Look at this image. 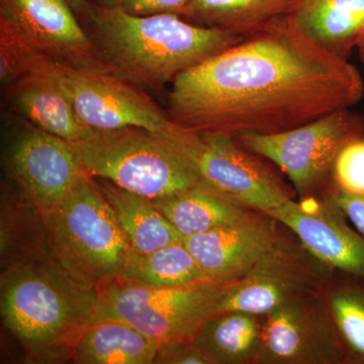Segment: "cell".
Wrapping results in <instances>:
<instances>
[{"label":"cell","mask_w":364,"mask_h":364,"mask_svg":"<svg viewBox=\"0 0 364 364\" xmlns=\"http://www.w3.org/2000/svg\"><path fill=\"white\" fill-rule=\"evenodd\" d=\"M363 97L358 69L308 39L287 16L177 76L168 114L198 134H274Z\"/></svg>","instance_id":"obj_1"},{"label":"cell","mask_w":364,"mask_h":364,"mask_svg":"<svg viewBox=\"0 0 364 364\" xmlns=\"http://www.w3.org/2000/svg\"><path fill=\"white\" fill-rule=\"evenodd\" d=\"M79 21L114 75L153 90L243 39L174 14L136 16L91 2Z\"/></svg>","instance_id":"obj_2"},{"label":"cell","mask_w":364,"mask_h":364,"mask_svg":"<svg viewBox=\"0 0 364 364\" xmlns=\"http://www.w3.org/2000/svg\"><path fill=\"white\" fill-rule=\"evenodd\" d=\"M98 301L100 291L80 284L58 262L18 263L1 279L2 320L36 361L69 358Z\"/></svg>","instance_id":"obj_3"},{"label":"cell","mask_w":364,"mask_h":364,"mask_svg":"<svg viewBox=\"0 0 364 364\" xmlns=\"http://www.w3.org/2000/svg\"><path fill=\"white\" fill-rule=\"evenodd\" d=\"M188 134L181 126L170 133L136 127L91 129L70 145L88 176L157 200L181 193L202 179L186 149Z\"/></svg>","instance_id":"obj_4"},{"label":"cell","mask_w":364,"mask_h":364,"mask_svg":"<svg viewBox=\"0 0 364 364\" xmlns=\"http://www.w3.org/2000/svg\"><path fill=\"white\" fill-rule=\"evenodd\" d=\"M45 218L57 260L73 279L100 291L121 279L131 246L92 177L85 172Z\"/></svg>","instance_id":"obj_5"},{"label":"cell","mask_w":364,"mask_h":364,"mask_svg":"<svg viewBox=\"0 0 364 364\" xmlns=\"http://www.w3.org/2000/svg\"><path fill=\"white\" fill-rule=\"evenodd\" d=\"M231 284L210 282L170 289L119 280L100 291L91 324L122 321L161 343L191 341L208 318L217 315L220 301Z\"/></svg>","instance_id":"obj_6"},{"label":"cell","mask_w":364,"mask_h":364,"mask_svg":"<svg viewBox=\"0 0 364 364\" xmlns=\"http://www.w3.org/2000/svg\"><path fill=\"white\" fill-rule=\"evenodd\" d=\"M363 135L364 117L342 109L291 130L234 136L250 152L274 163L299 198H305L326 191L340 151Z\"/></svg>","instance_id":"obj_7"},{"label":"cell","mask_w":364,"mask_h":364,"mask_svg":"<svg viewBox=\"0 0 364 364\" xmlns=\"http://www.w3.org/2000/svg\"><path fill=\"white\" fill-rule=\"evenodd\" d=\"M334 274L291 232L284 233L245 277L230 284L217 315L232 311L265 315L294 299L323 293Z\"/></svg>","instance_id":"obj_8"},{"label":"cell","mask_w":364,"mask_h":364,"mask_svg":"<svg viewBox=\"0 0 364 364\" xmlns=\"http://www.w3.org/2000/svg\"><path fill=\"white\" fill-rule=\"evenodd\" d=\"M261 317L256 364H347L325 291L294 299Z\"/></svg>","instance_id":"obj_9"},{"label":"cell","mask_w":364,"mask_h":364,"mask_svg":"<svg viewBox=\"0 0 364 364\" xmlns=\"http://www.w3.org/2000/svg\"><path fill=\"white\" fill-rule=\"evenodd\" d=\"M54 71L79 119L95 130L136 127L156 133L178 128L168 112L135 85L109 72L82 70L55 62Z\"/></svg>","instance_id":"obj_10"},{"label":"cell","mask_w":364,"mask_h":364,"mask_svg":"<svg viewBox=\"0 0 364 364\" xmlns=\"http://www.w3.org/2000/svg\"><path fill=\"white\" fill-rule=\"evenodd\" d=\"M188 152L203 181L245 207L268 213L293 200L279 177L234 136L193 132Z\"/></svg>","instance_id":"obj_11"},{"label":"cell","mask_w":364,"mask_h":364,"mask_svg":"<svg viewBox=\"0 0 364 364\" xmlns=\"http://www.w3.org/2000/svg\"><path fill=\"white\" fill-rule=\"evenodd\" d=\"M0 18L56 63L112 73L67 0H0Z\"/></svg>","instance_id":"obj_12"},{"label":"cell","mask_w":364,"mask_h":364,"mask_svg":"<svg viewBox=\"0 0 364 364\" xmlns=\"http://www.w3.org/2000/svg\"><path fill=\"white\" fill-rule=\"evenodd\" d=\"M21 121L9 146V167L26 198L46 217L66 200L85 171L70 143Z\"/></svg>","instance_id":"obj_13"},{"label":"cell","mask_w":364,"mask_h":364,"mask_svg":"<svg viewBox=\"0 0 364 364\" xmlns=\"http://www.w3.org/2000/svg\"><path fill=\"white\" fill-rule=\"evenodd\" d=\"M267 214L335 272L364 277V235L324 193L289 200Z\"/></svg>","instance_id":"obj_14"},{"label":"cell","mask_w":364,"mask_h":364,"mask_svg":"<svg viewBox=\"0 0 364 364\" xmlns=\"http://www.w3.org/2000/svg\"><path fill=\"white\" fill-rule=\"evenodd\" d=\"M282 224L267 213L254 210L231 226L184 238V244L213 282L241 279L279 240Z\"/></svg>","instance_id":"obj_15"},{"label":"cell","mask_w":364,"mask_h":364,"mask_svg":"<svg viewBox=\"0 0 364 364\" xmlns=\"http://www.w3.org/2000/svg\"><path fill=\"white\" fill-rule=\"evenodd\" d=\"M54 61L46 59L37 70L26 73L4 88L14 114L41 130L67 142L80 140L91 129L79 119L54 71Z\"/></svg>","instance_id":"obj_16"},{"label":"cell","mask_w":364,"mask_h":364,"mask_svg":"<svg viewBox=\"0 0 364 364\" xmlns=\"http://www.w3.org/2000/svg\"><path fill=\"white\" fill-rule=\"evenodd\" d=\"M289 18L318 47L348 60L364 33V0H299Z\"/></svg>","instance_id":"obj_17"},{"label":"cell","mask_w":364,"mask_h":364,"mask_svg":"<svg viewBox=\"0 0 364 364\" xmlns=\"http://www.w3.org/2000/svg\"><path fill=\"white\" fill-rule=\"evenodd\" d=\"M152 202L183 238L231 226L255 210L228 198L203 178L181 193Z\"/></svg>","instance_id":"obj_18"},{"label":"cell","mask_w":364,"mask_h":364,"mask_svg":"<svg viewBox=\"0 0 364 364\" xmlns=\"http://www.w3.org/2000/svg\"><path fill=\"white\" fill-rule=\"evenodd\" d=\"M160 344L128 323L100 321L74 340L69 358L80 364H152Z\"/></svg>","instance_id":"obj_19"},{"label":"cell","mask_w":364,"mask_h":364,"mask_svg":"<svg viewBox=\"0 0 364 364\" xmlns=\"http://www.w3.org/2000/svg\"><path fill=\"white\" fill-rule=\"evenodd\" d=\"M92 178L116 215L132 250L147 254L184 240L152 200L105 179Z\"/></svg>","instance_id":"obj_20"},{"label":"cell","mask_w":364,"mask_h":364,"mask_svg":"<svg viewBox=\"0 0 364 364\" xmlns=\"http://www.w3.org/2000/svg\"><path fill=\"white\" fill-rule=\"evenodd\" d=\"M262 317L232 311L208 318L191 340L210 364H256Z\"/></svg>","instance_id":"obj_21"},{"label":"cell","mask_w":364,"mask_h":364,"mask_svg":"<svg viewBox=\"0 0 364 364\" xmlns=\"http://www.w3.org/2000/svg\"><path fill=\"white\" fill-rule=\"evenodd\" d=\"M299 0H191L186 21L245 37L291 16Z\"/></svg>","instance_id":"obj_22"},{"label":"cell","mask_w":364,"mask_h":364,"mask_svg":"<svg viewBox=\"0 0 364 364\" xmlns=\"http://www.w3.org/2000/svg\"><path fill=\"white\" fill-rule=\"evenodd\" d=\"M119 280L140 286L170 289L213 282L203 272L184 241L147 254L135 252L131 249L124 260Z\"/></svg>","instance_id":"obj_23"},{"label":"cell","mask_w":364,"mask_h":364,"mask_svg":"<svg viewBox=\"0 0 364 364\" xmlns=\"http://www.w3.org/2000/svg\"><path fill=\"white\" fill-rule=\"evenodd\" d=\"M325 296L343 341L347 364H364V277L335 272Z\"/></svg>","instance_id":"obj_24"},{"label":"cell","mask_w":364,"mask_h":364,"mask_svg":"<svg viewBox=\"0 0 364 364\" xmlns=\"http://www.w3.org/2000/svg\"><path fill=\"white\" fill-rule=\"evenodd\" d=\"M47 57L36 51L9 21L0 18V81L6 88L39 68Z\"/></svg>","instance_id":"obj_25"},{"label":"cell","mask_w":364,"mask_h":364,"mask_svg":"<svg viewBox=\"0 0 364 364\" xmlns=\"http://www.w3.org/2000/svg\"><path fill=\"white\" fill-rule=\"evenodd\" d=\"M330 186L349 195L364 196V135L340 151L333 166Z\"/></svg>","instance_id":"obj_26"},{"label":"cell","mask_w":364,"mask_h":364,"mask_svg":"<svg viewBox=\"0 0 364 364\" xmlns=\"http://www.w3.org/2000/svg\"><path fill=\"white\" fill-rule=\"evenodd\" d=\"M95 6L136 16L174 14L186 18L191 0H88Z\"/></svg>","instance_id":"obj_27"},{"label":"cell","mask_w":364,"mask_h":364,"mask_svg":"<svg viewBox=\"0 0 364 364\" xmlns=\"http://www.w3.org/2000/svg\"><path fill=\"white\" fill-rule=\"evenodd\" d=\"M154 363L210 364L202 352L191 341L163 342L158 349Z\"/></svg>","instance_id":"obj_28"},{"label":"cell","mask_w":364,"mask_h":364,"mask_svg":"<svg viewBox=\"0 0 364 364\" xmlns=\"http://www.w3.org/2000/svg\"><path fill=\"white\" fill-rule=\"evenodd\" d=\"M323 193L332 200L354 228L364 235V196L349 195L332 188L330 184Z\"/></svg>","instance_id":"obj_29"},{"label":"cell","mask_w":364,"mask_h":364,"mask_svg":"<svg viewBox=\"0 0 364 364\" xmlns=\"http://www.w3.org/2000/svg\"><path fill=\"white\" fill-rule=\"evenodd\" d=\"M67 2L70 4L72 9L75 11L79 20L82 18L83 14L86 13L88 6H90L88 0H67Z\"/></svg>","instance_id":"obj_30"},{"label":"cell","mask_w":364,"mask_h":364,"mask_svg":"<svg viewBox=\"0 0 364 364\" xmlns=\"http://www.w3.org/2000/svg\"><path fill=\"white\" fill-rule=\"evenodd\" d=\"M356 50H358L359 59H360L361 63L364 65V33L363 37L360 38V40H359Z\"/></svg>","instance_id":"obj_31"}]
</instances>
